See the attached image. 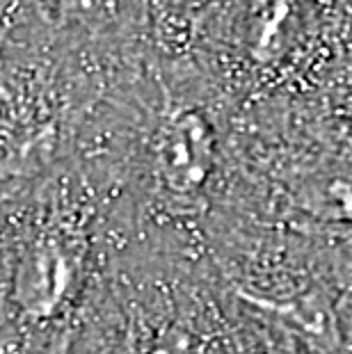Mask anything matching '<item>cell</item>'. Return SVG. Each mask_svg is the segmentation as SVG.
<instances>
[{
	"mask_svg": "<svg viewBox=\"0 0 352 354\" xmlns=\"http://www.w3.org/2000/svg\"><path fill=\"white\" fill-rule=\"evenodd\" d=\"M145 354H188V338L181 331H167Z\"/></svg>",
	"mask_w": 352,
	"mask_h": 354,
	"instance_id": "5",
	"label": "cell"
},
{
	"mask_svg": "<svg viewBox=\"0 0 352 354\" xmlns=\"http://www.w3.org/2000/svg\"><path fill=\"white\" fill-rule=\"evenodd\" d=\"M213 0H149V21L163 35H190L204 24Z\"/></svg>",
	"mask_w": 352,
	"mask_h": 354,
	"instance_id": "4",
	"label": "cell"
},
{
	"mask_svg": "<svg viewBox=\"0 0 352 354\" xmlns=\"http://www.w3.org/2000/svg\"><path fill=\"white\" fill-rule=\"evenodd\" d=\"M73 247L57 236H44L26 252L17 272V299L30 315L55 313L76 281Z\"/></svg>",
	"mask_w": 352,
	"mask_h": 354,
	"instance_id": "2",
	"label": "cell"
},
{
	"mask_svg": "<svg viewBox=\"0 0 352 354\" xmlns=\"http://www.w3.org/2000/svg\"><path fill=\"white\" fill-rule=\"evenodd\" d=\"M96 30H126L149 21V0H17Z\"/></svg>",
	"mask_w": 352,
	"mask_h": 354,
	"instance_id": "3",
	"label": "cell"
},
{
	"mask_svg": "<svg viewBox=\"0 0 352 354\" xmlns=\"http://www.w3.org/2000/svg\"><path fill=\"white\" fill-rule=\"evenodd\" d=\"M217 165V131L204 110L172 108L154 135V169L172 197L190 199L204 190Z\"/></svg>",
	"mask_w": 352,
	"mask_h": 354,
	"instance_id": "1",
	"label": "cell"
}]
</instances>
